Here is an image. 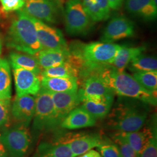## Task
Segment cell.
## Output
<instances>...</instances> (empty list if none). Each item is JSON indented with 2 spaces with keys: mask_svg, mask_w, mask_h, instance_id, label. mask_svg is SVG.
Segmentation results:
<instances>
[{
  "mask_svg": "<svg viewBox=\"0 0 157 157\" xmlns=\"http://www.w3.org/2000/svg\"><path fill=\"white\" fill-rule=\"evenodd\" d=\"M90 75L100 78L114 94L138 100L150 105H157L156 94L146 90L133 76L124 71L119 72L112 65L97 67L89 72V76Z\"/></svg>",
  "mask_w": 157,
  "mask_h": 157,
  "instance_id": "obj_1",
  "label": "cell"
},
{
  "mask_svg": "<svg viewBox=\"0 0 157 157\" xmlns=\"http://www.w3.org/2000/svg\"><path fill=\"white\" fill-rule=\"evenodd\" d=\"M121 98L108 114L105 126L111 132H135L141 129L148 119L150 105L143 101Z\"/></svg>",
  "mask_w": 157,
  "mask_h": 157,
  "instance_id": "obj_2",
  "label": "cell"
},
{
  "mask_svg": "<svg viewBox=\"0 0 157 157\" xmlns=\"http://www.w3.org/2000/svg\"><path fill=\"white\" fill-rule=\"evenodd\" d=\"M6 44L8 47L30 55H35L43 50L32 17L22 9L17 11L9 28Z\"/></svg>",
  "mask_w": 157,
  "mask_h": 157,
  "instance_id": "obj_3",
  "label": "cell"
},
{
  "mask_svg": "<svg viewBox=\"0 0 157 157\" xmlns=\"http://www.w3.org/2000/svg\"><path fill=\"white\" fill-rule=\"evenodd\" d=\"M35 100L33 129L36 132H43L59 128L60 124L50 91L41 87L39 93L35 95Z\"/></svg>",
  "mask_w": 157,
  "mask_h": 157,
  "instance_id": "obj_4",
  "label": "cell"
},
{
  "mask_svg": "<svg viewBox=\"0 0 157 157\" xmlns=\"http://www.w3.org/2000/svg\"><path fill=\"white\" fill-rule=\"evenodd\" d=\"M121 47L116 44L104 42H93L78 47L80 53L86 64L82 73L97 66L112 65Z\"/></svg>",
  "mask_w": 157,
  "mask_h": 157,
  "instance_id": "obj_5",
  "label": "cell"
},
{
  "mask_svg": "<svg viewBox=\"0 0 157 157\" xmlns=\"http://www.w3.org/2000/svg\"><path fill=\"white\" fill-rule=\"evenodd\" d=\"M27 127L20 124L7 129L0 134V141L11 157H24L30 144Z\"/></svg>",
  "mask_w": 157,
  "mask_h": 157,
  "instance_id": "obj_6",
  "label": "cell"
},
{
  "mask_svg": "<svg viewBox=\"0 0 157 157\" xmlns=\"http://www.w3.org/2000/svg\"><path fill=\"white\" fill-rule=\"evenodd\" d=\"M65 29L72 36L84 34L91 26V19L80 0H69L65 8Z\"/></svg>",
  "mask_w": 157,
  "mask_h": 157,
  "instance_id": "obj_7",
  "label": "cell"
},
{
  "mask_svg": "<svg viewBox=\"0 0 157 157\" xmlns=\"http://www.w3.org/2000/svg\"><path fill=\"white\" fill-rule=\"evenodd\" d=\"M32 19L43 50H69L60 30L48 26L44 22L33 17H32Z\"/></svg>",
  "mask_w": 157,
  "mask_h": 157,
  "instance_id": "obj_8",
  "label": "cell"
},
{
  "mask_svg": "<svg viewBox=\"0 0 157 157\" xmlns=\"http://www.w3.org/2000/svg\"><path fill=\"white\" fill-rule=\"evenodd\" d=\"M105 137L100 133L67 134L60 137L58 140L67 144L75 157L98 147L104 141Z\"/></svg>",
  "mask_w": 157,
  "mask_h": 157,
  "instance_id": "obj_9",
  "label": "cell"
},
{
  "mask_svg": "<svg viewBox=\"0 0 157 157\" xmlns=\"http://www.w3.org/2000/svg\"><path fill=\"white\" fill-rule=\"evenodd\" d=\"M58 6L50 0H26L23 11L41 21L56 23L59 17Z\"/></svg>",
  "mask_w": 157,
  "mask_h": 157,
  "instance_id": "obj_10",
  "label": "cell"
},
{
  "mask_svg": "<svg viewBox=\"0 0 157 157\" xmlns=\"http://www.w3.org/2000/svg\"><path fill=\"white\" fill-rule=\"evenodd\" d=\"M135 34V25L124 16L112 17L104 29L101 37L104 43H112L116 41L128 38Z\"/></svg>",
  "mask_w": 157,
  "mask_h": 157,
  "instance_id": "obj_11",
  "label": "cell"
},
{
  "mask_svg": "<svg viewBox=\"0 0 157 157\" xmlns=\"http://www.w3.org/2000/svg\"><path fill=\"white\" fill-rule=\"evenodd\" d=\"M17 96L36 95L41 89L40 77L22 68H13Z\"/></svg>",
  "mask_w": 157,
  "mask_h": 157,
  "instance_id": "obj_12",
  "label": "cell"
},
{
  "mask_svg": "<svg viewBox=\"0 0 157 157\" xmlns=\"http://www.w3.org/2000/svg\"><path fill=\"white\" fill-rule=\"evenodd\" d=\"M35 107V97L32 95H17L12 105V115L20 124L28 127L33 118Z\"/></svg>",
  "mask_w": 157,
  "mask_h": 157,
  "instance_id": "obj_13",
  "label": "cell"
},
{
  "mask_svg": "<svg viewBox=\"0 0 157 157\" xmlns=\"http://www.w3.org/2000/svg\"><path fill=\"white\" fill-rule=\"evenodd\" d=\"M152 122L144 125L141 129L135 132H117L132 147L137 157L155 132H157L156 119L152 118Z\"/></svg>",
  "mask_w": 157,
  "mask_h": 157,
  "instance_id": "obj_14",
  "label": "cell"
},
{
  "mask_svg": "<svg viewBox=\"0 0 157 157\" xmlns=\"http://www.w3.org/2000/svg\"><path fill=\"white\" fill-rule=\"evenodd\" d=\"M56 111V116L60 124L63 119L75 108L78 106L81 100L78 91L71 92H50Z\"/></svg>",
  "mask_w": 157,
  "mask_h": 157,
  "instance_id": "obj_15",
  "label": "cell"
},
{
  "mask_svg": "<svg viewBox=\"0 0 157 157\" xmlns=\"http://www.w3.org/2000/svg\"><path fill=\"white\" fill-rule=\"evenodd\" d=\"M97 123L90 113L83 107H76L62 121L60 127L64 129L75 130L92 127Z\"/></svg>",
  "mask_w": 157,
  "mask_h": 157,
  "instance_id": "obj_16",
  "label": "cell"
},
{
  "mask_svg": "<svg viewBox=\"0 0 157 157\" xmlns=\"http://www.w3.org/2000/svg\"><path fill=\"white\" fill-rule=\"evenodd\" d=\"M127 12L135 17L151 21L157 17V6L152 0H125Z\"/></svg>",
  "mask_w": 157,
  "mask_h": 157,
  "instance_id": "obj_17",
  "label": "cell"
},
{
  "mask_svg": "<svg viewBox=\"0 0 157 157\" xmlns=\"http://www.w3.org/2000/svg\"><path fill=\"white\" fill-rule=\"evenodd\" d=\"M82 101L85 98L90 97L109 96L114 93L101 79L94 75H90L83 78L82 87L78 91Z\"/></svg>",
  "mask_w": 157,
  "mask_h": 157,
  "instance_id": "obj_18",
  "label": "cell"
},
{
  "mask_svg": "<svg viewBox=\"0 0 157 157\" xmlns=\"http://www.w3.org/2000/svg\"><path fill=\"white\" fill-rule=\"evenodd\" d=\"M41 87L50 92H71L78 91V79L76 78L40 77Z\"/></svg>",
  "mask_w": 157,
  "mask_h": 157,
  "instance_id": "obj_19",
  "label": "cell"
},
{
  "mask_svg": "<svg viewBox=\"0 0 157 157\" xmlns=\"http://www.w3.org/2000/svg\"><path fill=\"white\" fill-rule=\"evenodd\" d=\"M68 54L69 50H41L34 56L43 71L62 65L67 61Z\"/></svg>",
  "mask_w": 157,
  "mask_h": 157,
  "instance_id": "obj_20",
  "label": "cell"
},
{
  "mask_svg": "<svg viewBox=\"0 0 157 157\" xmlns=\"http://www.w3.org/2000/svg\"><path fill=\"white\" fill-rule=\"evenodd\" d=\"M10 63L13 68H22L36 74L40 77L42 70L34 55L26 53L12 52L9 56Z\"/></svg>",
  "mask_w": 157,
  "mask_h": 157,
  "instance_id": "obj_21",
  "label": "cell"
},
{
  "mask_svg": "<svg viewBox=\"0 0 157 157\" xmlns=\"http://www.w3.org/2000/svg\"><path fill=\"white\" fill-rule=\"evenodd\" d=\"M33 157H75L69 146L59 140L40 145Z\"/></svg>",
  "mask_w": 157,
  "mask_h": 157,
  "instance_id": "obj_22",
  "label": "cell"
},
{
  "mask_svg": "<svg viewBox=\"0 0 157 157\" xmlns=\"http://www.w3.org/2000/svg\"><path fill=\"white\" fill-rule=\"evenodd\" d=\"M144 50L145 47H128L121 46L118 50L112 65L119 72H124L131 61L135 57L141 54Z\"/></svg>",
  "mask_w": 157,
  "mask_h": 157,
  "instance_id": "obj_23",
  "label": "cell"
},
{
  "mask_svg": "<svg viewBox=\"0 0 157 157\" xmlns=\"http://www.w3.org/2000/svg\"><path fill=\"white\" fill-rule=\"evenodd\" d=\"M80 72L70 63L66 61L62 65L50 67L41 71L40 77L47 78H76L78 79Z\"/></svg>",
  "mask_w": 157,
  "mask_h": 157,
  "instance_id": "obj_24",
  "label": "cell"
},
{
  "mask_svg": "<svg viewBox=\"0 0 157 157\" xmlns=\"http://www.w3.org/2000/svg\"><path fill=\"white\" fill-rule=\"evenodd\" d=\"M11 85L9 62L6 59H0V99L11 98Z\"/></svg>",
  "mask_w": 157,
  "mask_h": 157,
  "instance_id": "obj_25",
  "label": "cell"
},
{
  "mask_svg": "<svg viewBox=\"0 0 157 157\" xmlns=\"http://www.w3.org/2000/svg\"><path fill=\"white\" fill-rule=\"evenodd\" d=\"M128 65L130 71L134 73L157 71V59L155 57L146 56L141 54L133 59Z\"/></svg>",
  "mask_w": 157,
  "mask_h": 157,
  "instance_id": "obj_26",
  "label": "cell"
},
{
  "mask_svg": "<svg viewBox=\"0 0 157 157\" xmlns=\"http://www.w3.org/2000/svg\"><path fill=\"white\" fill-rule=\"evenodd\" d=\"M113 101H107V102H95L93 101H82V106L87 112L95 118L103 119L106 118L109 112H110L112 108V104Z\"/></svg>",
  "mask_w": 157,
  "mask_h": 157,
  "instance_id": "obj_27",
  "label": "cell"
},
{
  "mask_svg": "<svg viewBox=\"0 0 157 157\" xmlns=\"http://www.w3.org/2000/svg\"><path fill=\"white\" fill-rule=\"evenodd\" d=\"M133 76L146 90L157 94V71L137 72Z\"/></svg>",
  "mask_w": 157,
  "mask_h": 157,
  "instance_id": "obj_28",
  "label": "cell"
},
{
  "mask_svg": "<svg viewBox=\"0 0 157 157\" xmlns=\"http://www.w3.org/2000/svg\"><path fill=\"white\" fill-rule=\"evenodd\" d=\"M109 136L112 141L118 146L122 157H137L136 153L129 143L117 132H111Z\"/></svg>",
  "mask_w": 157,
  "mask_h": 157,
  "instance_id": "obj_29",
  "label": "cell"
},
{
  "mask_svg": "<svg viewBox=\"0 0 157 157\" xmlns=\"http://www.w3.org/2000/svg\"><path fill=\"white\" fill-rule=\"evenodd\" d=\"M101 157H122L118 146L109 139L105 137L100 146L97 147Z\"/></svg>",
  "mask_w": 157,
  "mask_h": 157,
  "instance_id": "obj_30",
  "label": "cell"
},
{
  "mask_svg": "<svg viewBox=\"0 0 157 157\" xmlns=\"http://www.w3.org/2000/svg\"><path fill=\"white\" fill-rule=\"evenodd\" d=\"M157 135L155 132L137 157H157Z\"/></svg>",
  "mask_w": 157,
  "mask_h": 157,
  "instance_id": "obj_31",
  "label": "cell"
},
{
  "mask_svg": "<svg viewBox=\"0 0 157 157\" xmlns=\"http://www.w3.org/2000/svg\"><path fill=\"white\" fill-rule=\"evenodd\" d=\"M83 6L84 7V10L93 21L99 22L102 20H105L101 10L97 3V1Z\"/></svg>",
  "mask_w": 157,
  "mask_h": 157,
  "instance_id": "obj_32",
  "label": "cell"
},
{
  "mask_svg": "<svg viewBox=\"0 0 157 157\" xmlns=\"http://www.w3.org/2000/svg\"><path fill=\"white\" fill-rule=\"evenodd\" d=\"M0 2L3 11L9 12L22 9L25 1L24 0H0Z\"/></svg>",
  "mask_w": 157,
  "mask_h": 157,
  "instance_id": "obj_33",
  "label": "cell"
},
{
  "mask_svg": "<svg viewBox=\"0 0 157 157\" xmlns=\"http://www.w3.org/2000/svg\"><path fill=\"white\" fill-rule=\"evenodd\" d=\"M10 109V99H0V128L7 124Z\"/></svg>",
  "mask_w": 157,
  "mask_h": 157,
  "instance_id": "obj_34",
  "label": "cell"
},
{
  "mask_svg": "<svg viewBox=\"0 0 157 157\" xmlns=\"http://www.w3.org/2000/svg\"><path fill=\"white\" fill-rule=\"evenodd\" d=\"M101 12L104 15L105 20L107 19L110 14V7L108 0H96Z\"/></svg>",
  "mask_w": 157,
  "mask_h": 157,
  "instance_id": "obj_35",
  "label": "cell"
},
{
  "mask_svg": "<svg viewBox=\"0 0 157 157\" xmlns=\"http://www.w3.org/2000/svg\"><path fill=\"white\" fill-rule=\"evenodd\" d=\"M124 0H108L110 8L113 10H118L122 5Z\"/></svg>",
  "mask_w": 157,
  "mask_h": 157,
  "instance_id": "obj_36",
  "label": "cell"
},
{
  "mask_svg": "<svg viewBox=\"0 0 157 157\" xmlns=\"http://www.w3.org/2000/svg\"><path fill=\"white\" fill-rule=\"evenodd\" d=\"M77 157H101V156L99 152L92 149L89 151L86 152L83 154L78 155Z\"/></svg>",
  "mask_w": 157,
  "mask_h": 157,
  "instance_id": "obj_37",
  "label": "cell"
},
{
  "mask_svg": "<svg viewBox=\"0 0 157 157\" xmlns=\"http://www.w3.org/2000/svg\"><path fill=\"white\" fill-rule=\"evenodd\" d=\"M0 157H8V153L5 147L0 141Z\"/></svg>",
  "mask_w": 157,
  "mask_h": 157,
  "instance_id": "obj_38",
  "label": "cell"
},
{
  "mask_svg": "<svg viewBox=\"0 0 157 157\" xmlns=\"http://www.w3.org/2000/svg\"><path fill=\"white\" fill-rule=\"evenodd\" d=\"M50 1L56 3V4H58L59 6H61L63 5V4L65 2L66 0H50Z\"/></svg>",
  "mask_w": 157,
  "mask_h": 157,
  "instance_id": "obj_39",
  "label": "cell"
},
{
  "mask_svg": "<svg viewBox=\"0 0 157 157\" xmlns=\"http://www.w3.org/2000/svg\"><path fill=\"white\" fill-rule=\"evenodd\" d=\"M4 12H5L3 11V10L0 8V19L2 17L6 16V15L4 14Z\"/></svg>",
  "mask_w": 157,
  "mask_h": 157,
  "instance_id": "obj_40",
  "label": "cell"
},
{
  "mask_svg": "<svg viewBox=\"0 0 157 157\" xmlns=\"http://www.w3.org/2000/svg\"><path fill=\"white\" fill-rule=\"evenodd\" d=\"M2 48V43L1 40L0 39V55H1V54Z\"/></svg>",
  "mask_w": 157,
  "mask_h": 157,
  "instance_id": "obj_41",
  "label": "cell"
},
{
  "mask_svg": "<svg viewBox=\"0 0 157 157\" xmlns=\"http://www.w3.org/2000/svg\"><path fill=\"white\" fill-rule=\"evenodd\" d=\"M24 1H26V0H24Z\"/></svg>",
  "mask_w": 157,
  "mask_h": 157,
  "instance_id": "obj_42",
  "label": "cell"
}]
</instances>
